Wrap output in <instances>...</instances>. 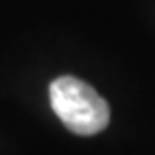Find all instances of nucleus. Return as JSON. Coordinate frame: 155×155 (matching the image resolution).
<instances>
[{"label": "nucleus", "mask_w": 155, "mask_h": 155, "mask_svg": "<svg viewBox=\"0 0 155 155\" xmlns=\"http://www.w3.org/2000/svg\"><path fill=\"white\" fill-rule=\"evenodd\" d=\"M49 97L54 114L75 135H97L110 121L108 103L88 82L77 77L65 75L52 81Z\"/></svg>", "instance_id": "f257e3e1"}]
</instances>
